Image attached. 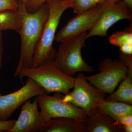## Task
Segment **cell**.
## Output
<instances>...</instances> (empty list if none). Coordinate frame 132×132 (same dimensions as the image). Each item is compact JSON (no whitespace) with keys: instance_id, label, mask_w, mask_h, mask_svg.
I'll use <instances>...</instances> for the list:
<instances>
[{"instance_id":"1","label":"cell","mask_w":132,"mask_h":132,"mask_svg":"<svg viewBox=\"0 0 132 132\" xmlns=\"http://www.w3.org/2000/svg\"><path fill=\"white\" fill-rule=\"evenodd\" d=\"M18 10L20 21L17 33L20 36L21 44L20 59L14 74L15 77L23 69L32 67L34 53L49 14L47 2L34 12H29L26 5L19 1Z\"/></svg>"},{"instance_id":"2","label":"cell","mask_w":132,"mask_h":132,"mask_svg":"<svg viewBox=\"0 0 132 132\" xmlns=\"http://www.w3.org/2000/svg\"><path fill=\"white\" fill-rule=\"evenodd\" d=\"M74 1L50 0L46 2L49 14L34 53L31 67H36L46 62L54 60L57 52L53 45L57 28L62 14L66 10L72 8Z\"/></svg>"},{"instance_id":"3","label":"cell","mask_w":132,"mask_h":132,"mask_svg":"<svg viewBox=\"0 0 132 132\" xmlns=\"http://www.w3.org/2000/svg\"><path fill=\"white\" fill-rule=\"evenodd\" d=\"M17 76L21 80L24 77L34 80L47 94L54 93L65 95L74 85L75 78L64 73L53 61L46 62L36 67L25 69Z\"/></svg>"},{"instance_id":"4","label":"cell","mask_w":132,"mask_h":132,"mask_svg":"<svg viewBox=\"0 0 132 132\" xmlns=\"http://www.w3.org/2000/svg\"><path fill=\"white\" fill-rule=\"evenodd\" d=\"M87 32L69 38L59 46L53 61L62 72L72 76L78 72H92L94 69L82 59L81 50L88 39Z\"/></svg>"},{"instance_id":"5","label":"cell","mask_w":132,"mask_h":132,"mask_svg":"<svg viewBox=\"0 0 132 132\" xmlns=\"http://www.w3.org/2000/svg\"><path fill=\"white\" fill-rule=\"evenodd\" d=\"M63 97L61 94L59 93H55L53 96L44 94L36 97L43 121L46 123L53 118H68L85 122L87 116L85 111L64 101Z\"/></svg>"},{"instance_id":"6","label":"cell","mask_w":132,"mask_h":132,"mask_svg":"<svg viewBox=\"0 0 132 132\" xmlns=\"http://www.w3.org/2000/svg\"><path fill=\"white\" fill-rule=\"evenodd\" d=\"M98 73L86 77L91 85L101 92L112 94L128 71L120 59H105L99 64Z\"/></svg>"},{"instance_id":"7","label":"cell","mask_w":132,"mask_h":132,"mask_svg":"<svg viewBox=\"0 0 132 132\" xmlns=\"http://www.w3.org/2000/svg\"><path fill=\"white\" fill-rule=\"evenodd\" d=\"M73 88L72 92L63 96V100L82 109L87 115L106 97V93L91 85L82 72H79L75 78Z\"/></svg>"},{"instance_id":"8","label":"cell","mask_w":132,"mask_h":132,"mask_svg":"<svg viewBox=\"0 0 132 132\" xmlns=\"http://www.w3.org/2000/svg\"><path fill=\"white\" fill-rule=\"evenodd\" d=\"M46 94L45 90L34 80L28 78L23 86L15 92L0 95V119L8 120L14 112L29 100Z\"/></svg>"},{"instance_id":"9","label":"cell","mask_w":132,"mask_h":132,"mask_svg":"<svg viewBox=\"0 0 132 132\" xmlns=\"http://www.w3.org/2000/svg\"><path fill=\"white\" fill-rule=\"evenodd\" d=\"M102 13L96 25L87 34V38L94 36H106L108 29L118 22L127 20L132 22V11L124 1L114 3L101 4Z\"/></svg>"},{"instance_id":"10","label":"cell","mask_w":132,"mask_h":132,"mask_svg":"<svg viewBox=\"0 0 132 132\" xmlns=\"http://www.w3.org/2000/svg\"><path fill=\"white\" fill-rule=\"evenodd\" d=\"M102 13L101 5L86 12L78 14L57 32L55 40L61 43L66 40L87 31L97 24Z\"/></svg>"},{"instance_id":"11","label":"cell","mask_w":132,"mask_h":132,"mask_svg":"<svg viewBox=\"0 0 132 132\" xmlns=\"http://www.w3.org/2000/svg\"><path fill=\"white\" fill-rule=\"evenodd\" d=\"M35 97L23 104L19 118L9 132H43L45 123L41 117Z\"/></svg>"},{"instance_id":"12","label":"cell","mask_w":132,"mask_h":132,"mask_svg":"<svg viewBox=\"0 0 132 132\" xmlns=\"http://www.w3.org/2000/svg\"><path fill=\"white\" fill-rule=\"evenodd\" d=\"M86 132H125L123 126L100 112L97 108L85 121Z\"/></svg>"},{"instance_id":"13","label":"cell","mask_w":132,"mask_h":132,"mask_svg":"<svg viewBox=\"0 0 132 132\" xmlns=\"http://www.w3.org/2000/svg\"><path fill=\"white\" fill-rule=\"evenodd\" d=\"M43 132H86L85 122L72 118H53L45 123Z\"/></svg>"},{"instance_id":"14","label":"cell","mask_w":132,"mask_h":132,"mask_svg":"<svg viewBox=\"0 0 132 132\" xmlns=\"http://www.w3.org/2000/svg\"><path fill=\"white\" fill-rule=\"evenodd\" d=\"M97 108L102 113L119 122L122 117L132 115V106L123 102L109 101L105 99L99 103Z\"/></svg>"},{"instance_id":"15","label":"cell","mask_w":132,"mask_h":132,"mask_svg":"<svg viewBox=\"0 0 132 132\" xmlns=\"http://www.w3.org/2000/svg\"><path fill=\"white\" fill-rule=\"evenodd\" d=\"M105 100L132 105V72L127 71L125 78L121 81L118 90L109 95Z\"/></svg>"},{"instance_id":"16","label":"cell","mask_w":132,"mask_h":132,"mask_svg":"<svg viewBox=\"0 0 132 132\" xmlns=\"http://www.w3.org/2000/svg\"><path fill=\"white\" fill-rule=\"evenodd\" d=\"M20 21V17L18 9L0 12V31L12 30L17 32Z\"/></svg>"},{"instance_id":"17","label":"cell","mask_w":132,"mask_h":132,"mask_svg":"<svg viewBox=\"0 0 132 132\" xmlns=\"http://www.w3.org/2000/svg\"><path fill=\"white\" fill-rule=\"evenodd\" d=\"M109 40L111 45L119 47L126 43L132 44V24L123 31H118L110 36Z\"/></svg>"},{"instance_id":"18","label":"cell","mask_w":132,"mask_h":132,"mask_svg":"<svg viewBox=\"0 0 132 132\" xmlns=\"http://www.w3.org/2000/svg\"><path fill=\"white\" fill-rule=\"evenodd\" d=\"M96 6L93 0H75L72 9L74 13L78 14L87 11Z\"/></svg>"},{"instance_id":"19","label":"cell","mask_w":132,"mask_h":132,"mask_svg":"<svg viewBox=\"0 0 132 132\" xmlns=\"http://www.w3.org/2000/svg\"><path fill=\"white\" fill-rule=\"evenodd\" d=\"M18 0H0V12L8 10L18 9Z\"/></svg>"},{"instance_id":"20","label":"cell","mask_w":132,"mask_h":132,"mask_svg":"<svg viewBox=\"0 0 132 132\" xmlns=\"http://www.w3.org/2000/svg\"><path fill=\"white\" fill-rule=\"evenodd\" d=\"M50 0H33L26 5L27 10L29 12H34L39 8L43 3Z\"/></svg>"},{"instance_id":"21","label":"cell","mask_w":132,"mask_h":132,"mask_svg":"<svg viewBox=\"0 0 132 132\" xmlns=\"http://www.w3.org/2000/svg\"><path fill=\"white\" fill-rule=\"evenodd\" d=\"M15 122L14 120H4L0 119V132H9L13 127Z\"/></svg>"},{"instance_id":"22","label":"cell","mask_w":132,"mask_h":132,"mask_svg":"<svg viewBox=\"0 0 132 132\" xmlns=\"http://www.w3.org/2000/svg\"><path fill=\"white\" fill-rule=\"evenodd\" d=\"M127 66L128 71L132 72V54H126L120 52L119 59Z\"/></svg>"},{"instance_id":"23","label":"cell","mask_w":132,"mask_h":132,"mask_svg":"<svg viewBox=\"0 0 132 132\" xmlns=\"http://www.w3.org/2000/svg\"><path fill=\"white\" fill-rule=\"evenodd\" d=\"M120 52L126 54H132V44L126 43L119 47Z\"/></svg>"},{"instance_id":"24","label":"cell","mask_w":132,"mask_h":132,"mask_svg":"<svg viewBox=\"0 0 132 132\" xmlns=\"http://www.w3.org/2000/svg\"><path fill=\"white\" fill-rule=\"evenodd\" d=\"M118 123L122 126L132 125V115L126 116L122 117L119 121Z\"/></svg>"},{"instance_id":"25","label":"cell","mask_w":132,"mask_h":132,"mask_svg":"<svg viewBox=\"0 0 132 132\" xmlns=\"http://www.w3.org/2000/svg\"><path fill=\"white\" fill-rule=\"evenodd\" d=\"M3 49L2 42V32L0 31V70L2 65L3 54Z\"/></svg>"},{"instance_id":"26","label":"cell","mask_w":132,"mask_h":132,"mask_svg":"<svg viewBox=\"0 0 132 132\" xmlns=\"http://www.w3.org/2000/svg\"><path fill=\"white\" fill-rule=\"evenodd\" d=\"M123 129L125 132H132V125L123 126Z\"/></svg>"},{"instance_id":"27","label":"cell","mask_w":132,"mask_h":132,"mask_svg":"<svg viewBox=\"0 0 132 132\" xmlns=\"http://www.w3.org/2000/svg\"><path fill=\"white\" fill-rule=\"evenodd\" d=\"M125 3L127 6L128 8L132 11V0H124Z\"/></svg>"},{"instance_id":"28","label":"cell","mask_w":132,"mask_h":132,"mask_svg":"<svg viewBox=\"0 0 132 132\" xmlns=\"http://www.w3.org/2000/svg\"><path fill=\"white\" fill-rule=\"evenodd\" d=\"M96 5H101L105 2V0H93Z\"/></svg>"},{"instance_id":"29","label":"cell","mask_w":132,"mask_h":132,"mask_svg":"<svg viewBox=\"0 0 132 132\" xmlns=\"http://www.w3.org/2000/svg\"><path fill=\"white\" fill-rule=\"evenodd\" d=\"M18 1L22 3H24L25 5H26L29 3L31 2L33 0H18Z\"/></svg>"},{"instance_id":"30","label":"cell","mask_w":132,"mask_h":132,"mask_svg":"<svg viewBox=\"0 0 132 132\" xmlns=\"http://www.w3.org/2000/svg\"><path fill=\"white\" fill-rule=\"evenodd\" d=\"M121 0H105L106 2L109 3H114L119 1Z\"/></svg>"},{"instance_id":"31","label":"cell","mask_w":132,"mask_h":132,"mask_svg":"<svg viewBox=\"0 0 132 132\" xmlns=\"http://www.w3.org/2000/svg\"><path fill=\"white\" fill-rule=\"evenodd\" d=\"M1 95V90H0V95Z\"/></svg>"}]
</instances>
